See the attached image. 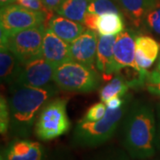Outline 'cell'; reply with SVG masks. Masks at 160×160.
Returning <instances> with one entry per match:
<instances>
[{
	"label": "cell",
	"instance_id": "obj_1",
	"mask_svg": "<svg viewBox=\"0 0 160 160\" xmlns=\"http://www.w3.org/2000/svg\"><path fill=\"white\" fill-rule=\"evenodd\" d=\"M121 144L132 159L154 157L157 118L152 103L143 99L132 101L121 122Z\"/></svg>",
	"mask_w": 160,
	"mask_h": 160
},
{
	"label": "cell",
	"instance_id": "obj_2",
	"mask_svg": "<svg viewBox=\"0 0 160 160\" xmlns=\"http://www.w3.org/2000/svg\"><path fill=\"white\" fill-rule=\"evenodd\" d=\"M8 87L10 136L13 139H27L35 128L40 110L58 93V86L52 84L38 88L12 84Z\"/></svg>",
	"mask_w": 160,
	"mask_h": 160
},
{
	"label": "cell",
	"instance_id": "obj_3",
	"mask_svg": "<svg viewBox=\"0 0 160 160\" xmlns=\"http://www.w3.org/2000/svg\"><path fill=\"white\" fill-rule=\"evenodd\" d=\"M131 102V94H126L125 104L118 109H108L102 119L78 121L71 135V146L76 149H95L108 142L121 125Z\"/></svg>",
	"mask_w": 160,
	"mask_h": 160
},
{
	"label": "cell",
	"instance_id": "obj_4",
	"mask_svg": "<svg viewBox=\"0 0 160 160\" xmlns=\"http://www.w3.org/2000/svg\"><path fill=\"white\" fill-rule=\"evenodd\" d=\"M68 100L52 98L40 110L35 125V134L43 142H50L66 134L71 123L67 114Z\"/></svg>",
	"mask_w": 160,
	"mask_h": 160
},
{
	"label": "cell",
	"instance_id": "obj_5",
	"mask_svg": "<svg viewBox=\"0 0 160 160\" xmlns=\"http://www.w3.org/2000/svg\"><path fill=\"white\" fill-rule=\"evenodd\" d=\"M53 82L63 91L90 92L99 88L101 77L95 69L71 61L56 67Z\"/></svg>",
	"mask_w": 160,
	"mask_h": 160
},
{
	"label": "cell",
	"instance_id": "obj_6",
	"mask_svg": "<svg viewBox=\"0 0 160 160\" xmlns=\"http://www.w3.org/2000/svg\"><path fill=\"white\" fill-rule=\"evenodd\" d=\"M46 29L45 25H40L24 29L6 37H1L0 42L23 64L42 55V46Z\"/></svg>",
	"mask_w": 160,
	"mask_h": 160
},
{
	"label": "cell",
	"instance_id": "obj_7",
	"mask_svg": "<svg viewBox=\"0 0 160 160\" xmlns=\"http://www.w3.org/2000/svg\"><path fill=\"white\" fill-rule=\"evenodd\" d=\"M46 17L47 15L42 12L32 11L18 4L3 6L0 12L1 37L45 25Z\"/></svg>",
	"mask_w": 160,
	"mask_h": 160
},
{
	"label": "cell",
	"instance_id": "obj_8",
	"mask_svg": "<svg viewBox=\"0 0 160 160\" xmlns=\"http://www.w3.org/2000/svg\"><path fill=\"white\" fill-rule=\"evenodd\" d=\"M55 69V65L41 55L22 64L17 78L12 84L38 88L46 87L53 82Z\"/></svg>",
	"mask_w": 160,
	"mask_h": 160
},
{
	"label": "cell",
	"instance_id": "obj_9",
	"mask_svg": "<svg viewBox=\"0 0 160 160\" xmlns=\"http://www.w3.org/2000/svg\"><path fill=\"white\" fill-rule=\"evenodd\" d=\"M0 160H50V154L38 142L15 138L1 150Z\"/></svg>",
	"mask_w": 160,
	"mask_h": 160
},
{
	"label": "cell",
	"instance_id": "obj_10",
	"mask_svg": "<svg viewBox=\"0 0 160 160\" xmlns=\"http://www.w3.org/2000/svg\"><path fill=\"white\" fill-rule=\"evenodd\" d=\"M98 34L96 31H86L70 44V54L73 62L95 69L97 56Z\"/></svg>",
	"mask_w": 160,
	"mask_h": 160
},
{
	"label": "cell",
	"instance_id": "obj_11",
	"mask_svg": "<svg viewBox=\"0 0 160 160\" xmlns=\"http://www.w3.org/2000/svg\"><path fill=\"white\" fill-rule=\"evenodd\" d=\"M136 37V34L130 29H126L116 36L114 44V58L118 71L128 67L136 70L139 73L137 65L135 62Z\"/></svg>",
	"mask_w": 160,
	"mask_h": 160
},
{
	"label": "cell",
	"instance_id": "obj_12",
	"mask_svg": "<svg viewBox=\"0 0 160 160\" xmlns=\"http://www.w3.org/2000/svg\"><path fill=\"white\" fill-rule=\"evenodd\" d=\"M42 56L56 67L63 63L71 62L70 44L60 38L51 29L47 28L43 40Z\"/></svg>",
	"mask_w": 160,
	"mask_h": 160
},
{
	"label": "cell",
	"instance_id": "obj_13",
	"mask_svg": "<svg viewBox=\"0 0 160 160\" xmlns=\"http://www.w3.org/2000/svg\"><path fill=\"white\" fill-rule=\"evenodd\" d=\"M159 44L149 36H137L135 39V62L140 74H147L158 56Z\"/></svg>",
	"mask_w": 160,
	"mask_h": 160
},
{
	"label": "cell",
	"instance_id": "obj_14",
	"mask_svg": "<svg viewBox=\"0 0 160 160\" xmlns=\"http://www.w3.org/2000/svg\"><path fill=\"white\" fill-rule=\"evenodd\" d=\"M116 36L99 37L96 56V68L105 77L110 78L113 74L118 73L114 58V44Z\"/></svg>",
	"mask_w": 160,
	"mask_h": 160
},
{
	"label": "cell",
	"instance_id": "obj_15",
	"mask_svg": "<svg viewBox=\"0 0 160 160\" xmlns=\"http://www.w3.org/2000/svg\"><path fill=\"white\" fill-rule=\"evenodd\" d=\"M123 14L139 29L151 11L160 6V0H118Z\"/></svg>",
	"mask_w": 160,
	"mask_h": 160
},
{
	"label": "cell",
	"instance_id": "obj_16",
	"mask_svg": "<svg viewBox=\"0 0 160 160\" xmlns=\"http://www.w3.org/2000/svg\"><path fill=\"white\" fill-rule=\"evenodd\" d=\"M47 28L69 44H71L87 29L83 23L69 20L59 14L53 15Z\"/></svg>",
	"mask_w": 160,
	"mask_h": 160
},
{
	"label": "cell",
	"instance_id": "obj_17",
	"mask_svg": "<svg viewBox=\"0 0 160 160\" xmlns=\"http://www.w3.org/2000/svg\"><path fill=\"white\" fill-rule=\"evenodd\" d=\"M145 78H139L137 79L127 81L121 75L118 74L103 86L100 92V98L102 102H106L113 97H124L131 86H144Z\"/></svg>",
	"mask_w": 160,
	"mask_h": 160
},
{
	"label": "cell",
	"instance_id": "obj_18",
	"mask_svg": "<svg viewBox=\"0 0 160 160\" xmlns=\"http://www.w3.org/2000/svg\"><path fill=\"white\" fill-rule=\"evenodd\" d=\"M22 63L19 62L10 50L4 45H0V78L2 84L10 86L16 78Z\"/></svg>",
	"mask_w": 160,
	"mask_h": 160
},
{
	"label": "cell",
	"instance_id": "obj_19",
	"mask_svg": "<svg viewBox=\"0 0 160 160\" xmlns=\"http://www.w3.org/2000/svg\"><path fill=\"white\" fill-rule=\"evenodd\" d=\"M92 0H64L55 12L59 15L83 23L85 14Z\"/></svg>",
	"mask_w": 160,
	"mask_h": 160
},
{
	"label": "cell",
	"instance_id": "obj_20",
	"mask_svg": "<svg viewBox=\"0 0 160 160\" xmlns=\"http://www.w3.org/2000/svg\"><path fill=\"white\" fill-rule=\"evenodd\" d=\"M125 29V22L122 13L108 12L100 15L97 32L101 36H117Z\"/></svg>",
	"mask_w": 160,
	"mask_h": 160
},
{
	"label": "cell",
	"instance_id": "obj_21",
	"mask_svg": "<svg viewBox=\"0 0 160 160\" xmlns=\"http://www.w3.org/2000/svg\"><path fill=\"white\" fill-rule=\"evenodd\" d=\"M131 158L123 147L108 145L88 155L85 160H130Z\"/></svg>",
	"mask_w": 160,
	"mask_h": 160
},
{
	"label": "cell",
	"instance_id": "obj_22",
	"mask_svg": "<svg viewBox=\"0 0 160 160\" xmlns=\"http://www.w3.org/2000/svg\"><path fill=\"white\" fill-rule=\"evenodd\" d=\"M117 2L114 0H92L89 4L87 12H93L99 15H102L108 12H116V13H122V9L119 6H117Z\"/></svg>",
	"mask_w": 160,
	"mask_h": 160
},
{
	"label": "cell",
	"instance_id": "obj_23",
	"mask_svg": "<svg viewBox=\"0 0 160 160\" xmlns=\"http://www.w3.org/2000/svg\"><path fill=\"white\" fill-rule=\"evenodd\" d=\"M10 126V110L8 102L3 95L0 99V132L2 135L9 132Z\"/></svg>",
	"mask_w": 160,
	"mask_h": 160
},
{
	"label": "cell",
	"instance_id": "obj_24",
	"mask_svg": "<svg viewBox=\"0 0 160 160\" xmlns=\"http://www.w3.org/2000/svg\"><path fill=\"white\" fill-rule=\"evenodd\" d=\"M107 106L104 102H98L93 104L91 106L86 115L84 116V118L81 120L83 121H88V122H94L98 120L102 119V118L105 117V115L107 113Z\"/></svg>",
	"mask_w": 160,
	"mask_h": 160
},
{
	"label": "cell",
	"instance_id": "obj_25",
	"mask_svg": "<svg viewBox=\"0 0 160 160\" xmlns=\"http://www.w3.org/2000/svg\"><path fill=\"white\" fill-rule=\"evenodd\" d=\"M144 86L151 94L160 98V72L158 69L147 74Z\"/></svg>",
	"mask_w": 160,
	"mask_h": 160
},
{
	"label": "cell",
	"instance_id": "obj_26",
	"mask_svg": "<svg viewBox=\"0 0 160 160\" xmlns=\"http://www.w3.org/2000/svg\"><path fill=\"white\" fill-rule=\"evenodd\" d=\"M144 22L152 32L160 35V6L149 12Z\"/></svg>",
	"mask_w": 160,
	"mask_h": 160
},
{
	"label": "cell",
	"instance_id": "obj_27",
	"mask_svg": "<svg viewBox=\"0 0 160 160\" xmlns=\"http://www.w3.org/2000/svg\"><path fill=\"white\" fill-rule=\"evenodd\" d=\"M99 17H100L99 14L93 13V12H86V14H85V17H84V21H83L84 26L87 29L97 31Z\"/></svg>",
	"mask_w": 160,
	"mask_h": 160
},
{
	"label": "cell",
	"instance_id": "obj_28",
	"mask_svg": "<svg viewBox=\"0 0 160 160\" xmlns=\"http://www.w3.org/2000/svg\"><path fill=\"white\" fill-rule=\"evenodd\" d=\"M50 160H76V158L67 149L58 148L50 154Z\"/></svg>",
	"mask_w": 160,
	"mask_h": 160
},
{
	"label": "cell",
	"instance_id": "obj_29",
	"mask_svg": "<svg viewBox=\"0 0 160 160\" xmlns=\"http://www.w3.org/2000/svg\"><path fill=\"white\" fill-rule=\"evenodd\" d=\"M126 101V95L124 97H113L107 101L105 104L107 106V109L115 110V109H120Z\"/></svg>",
	"mask_w": 160,
	"mask_h": 160
},
{
	"label": "cell",
	"instance_id": "obj_30",
	"mask_svg": "<svg viewBox=\"0 0 160 160\" xmlns=\"http://www.w3.org/2000/svg\"><path fill=\"white\" fill-rule=\"evenodd\" d=\"M156 118H157L156 149H157V152H158L160 154V102L157 105V109H156Z\"/></svg>",
	"mask_w": 160,
	"mask_h": 160
},
{
	"label": "cell",
	"instance_id": "obj_31",
	"mask_svg": "<svg viewBox=\"0 0 160 160\" xmlns=\"http://www.w3.org/2000/svg\"><path fill=\"white\" fill-rule=\"evenodd\" d=\"M64 0H42L43 4L50 11H55Z\"/></svg>",
	"mask_w": 160,
	"mask_h": 160
},
{
	"label": "cell",
	"instance_id": "obj_32",
	"mask_svg": "<svg viewBox=\"0 0 160 160\" xmlns=\"http://www.w3.org/2000/svg\"><path fill=\"white\" fill-rule=\"evenodd\" d=\"M157 69L160 72V58H159V61H158V67H157Z\"/></svg>",
	"mask_w": 160,
	"mask_h": 160
},
{
	"label": "cell",
	"instance_id": "obj_33",
	"mask_svg": "<svg viewBox=\"0 0 160 160\" xmlns=\"http://www.w3.org/2000/svg\"><path fill=\"white\" fill-rule=\"evenodd\" d=\"M114 1H116V2H118V0H114Z\"/></svg>",
	"mask_w": 160,
	"mask_h": 160
}]
</instances>
